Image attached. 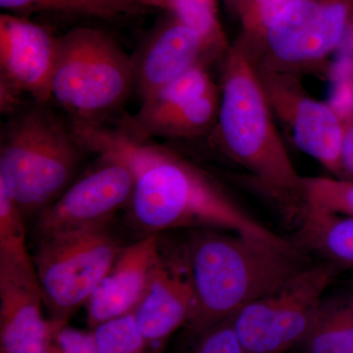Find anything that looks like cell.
Returning <instances> with one entry per match:
<instances>
[{
    "mask_svg": "<svg viewBox=\"0 0 353 353\" xmlns=\"http://www.w3.org/2000/svg\"><path fill=\"white\" fill-rule=\"evenodd\" d=\"M292 0H236V13L241 32L236 41L252 53L274 20Z\"/></svg>",
    "mask_w": 353,
    "mask_h": 353,
    "instance_id": "cell-22",
    "label": "cell"
},
{
    "mask_svg": "<svg viewBox=\"0 0 353 353\" xmlns=\"http://www.w3.org/2000/svg\"><path fill=\"white\" fill-rule=\"evenodd\" d=\"M294 243L339 269H353V215L303 204Z\"/></svg>",
    "mask_w": 353,
    "mask_h": 353,
    "instance_id": "cell-17",
    "label": "cell"
},
{
    "mask_svg": "<svg viewBox=\"0 0 353 353\" xmlns=\"http://www.w3.org/2000/svg\"><path fill=\"white\" fill-rule=\"evenodd\" d=\"M131 55L134 90L143 102L188 70L211 60L201 37L165 12Z\"/></svg>",
    "mask_w": 353,
    "mask_h": 353,
    "instance_id": "cell-13",
    "label": "cell"
},
{
    "mask_svg": "<svg viewBox=\"0 0 353 353\" xmlns=\"http://www.w3.org/2000/svg\"><path fill=\"white\" fill-rule=\"evenodd\" d=\"M350 88H352V94H353V66L352 68V71H350Z\"/></svg>",
    "mask_w": 353,
    "mask_h": 353,
    "instance_id": "cell-30",
    "label": "cell"
},
{
    "mask_svg": "<svg viewBox=\"0 0 353 353\" xmlns=\"http://www.w3.org/2000/svg\"><path fill=\"white\" fill-rule=\"evenodd\" d=\"M194 290L183 253L170 254L161 245L159 259L143 299L132 313L143 340L162 352L167 341L189 322Z\"/></svg>",
    "mask_w": 353,
    "mask_h": 353,
    "instance_id": "cell-14",
    "label": "cell"
},
{
    "mask_svg": "<svg viewBox=\"0 0 353 353\" xmlns=\"http://www.w3.org/2000/svg\"><path fill=\"white\" fill-rule=\"evenodd\" d=\"M139 1H141V3L145 4V6L152 7V8L155 9V10H158L162 0H139Z\"/></svg>",
    "mask_w": 353,
    "mask_h": 353,
    "instance_id": "cell-28",
    "label": "cell"
},
{
    "mask_svg": "<svg viewBox=\"0 0 353 353\" xmlns=\"http://www.w3.org/2000/svg\"><path fill=\"white\" fill-rule=\"evenodd\" d=\"M350 41H352V50H353V36L352 37V39H350Z\"/></svg>",
    "mask_w": 353,
    "mask_h": 353,
    "instance_id": "cell-31",
    "label": "cell"
},
{
    "mask_svg": "<svg viewBox=\"0 0 353 353\" xmlns=\"http://www.w3.org/2000/svg\"><path fill=\"white\" fill-rule=\"evenodd\" d=\"M220 88L194 101L152 114L137 113L120 123L139 139L194 138L208 132L217 124Z\"/></svg>",
    "mask_w": 353,
    "mask_h": 353,
    "instance_id": "cell-16",
    "label": "cell"
},
{
    "mask_svg": "<svg viewBox=\"0 0 353 353\" xmlns=\"http://www.w3.org/2000/svg\"><path fill=\"white\" fill-rule=\"evenodd\" d=\"M160 250L158 234L143 236L124 246L85 303L90 330L134 312L145 294Z\"/></svg>",
    "mask_w": 353,
    "mask_h": 353,
    "instance_id": "cell-15",
    "label": "cell"
},
{
    "mask_svg": "<svg viewBox=\"0 0 353 353\" xmlns=\"http://www.w3.org/2000/svg\"><path fill=\"white\" fill-rule=\"evenodd\" d=\"M338 109V108H336ZM343 125V165L345 176L353 180V103L345 111L339 110Z\"/></svg>",
    "mask_w": 353,
    "mask_h": 353,
    "instance_id": "cell-27",
    "label": "cell"
},
{
    "mask_svg": "<svg viewBox=\"0 0 353 353\" xmlns=\"http://www.w3.org/2000/svg\"><path fill=\"white\" fill-rule=\"evenodd\" d=\"M134 90L131 55L108 32L76 27L58 38L51 101L83 123H103Z\"/></svg>",
    "mask_w": 353,
    "mask_h": 353,
    "instance_id": "cell-5",
    "label": "cell"
},
{
    "mask_svg": "<svg viewBox=\"0 0 353 353\" xmlns=\"http://www.w3.org/2000/svg\"><path fill=\"white\" fill-rule=\"evenodd\" d=\"M159 10L173 14L203 39L211 59L226 55L231 43L221 24L217 0H162Z\"/></svg>",
    "mask_w": 353,
    "mask_h": 353,
    "instance_id": "cell-20",
    "label": "cell"
},
{
    "mask_svg": "<svg viewBox=\"0 0 353 353\" xmlns=\"http://www.w3.org/2000/svg\"><path fill=\"white\" fill-rule=\"evenodd\" d=\"M183 257L194 290L185 329L192 338L284 285L312 263L301 250H285L243 234L190 230Z\"/></svg>",
    "mask_w": 353,
    "mask_h": 353,
    "instance_id": "cell-2",
    "label": "cell"
},
{
    "mask_svg": "<svg viewBox=\"0 0 353 353\" xmlns=\"http://www.w3.org/2000/svg\"><path fill=\"white\" fill-rule=\"evenodd\" d=\"M218 88L209 75L206 65L199 64L141 102L138 113L145 115L175 108L204 97Z\"/></svg>",
    "mask_w": 353,
    "mask_h": 353,
    "instance_id": "cell-21",
    "label": "cell"
},
{
    "mask_svg": "<svg viewBox=\"0 0 353 353\" xmlns=\"http://www.w3.org/2000/svg\"><path fill=\"white\" fill-rule=\"evenodd\" d=\"M303 204L340 214L353 215V180L303 176Z\"/></svg>",
    "mask_w": 353,
    "mask_h": 353,
    "instance_id": "cell-23",
    "label": "cell"
},
{
    "mask_svg": "<svg viewBox=\"0 0 353 353\" xmlns=\"http://www.w3.org/2000/svg\"><path fill=\"white\" fill-rule=\"evenodd\" d=\"M299 353H353V292L325 296Z\"/></svg>",
    "mask_w": 353,
    "mask_h": 353,
    "instance_id": "cell-18",
    "label": "cell"
},
{
    "mask_svg": "<svg viewBox=\"0 0 353 353\" xmlns=\"http://www.w3.org/2000/svg\"><path fill=\"white\" fill-rule=\"evenodd\" d=\"M254 64L274 116L289 127L299 150L334 178L347 179L343 120L336 106L311 97L297 74Z\"/></svg>",
    "mask_w": 353,
    "mask_h": 353,
    "instance_id": "cell-9",
    "label": "cell"
},
{
    "mask_svg": "<svg viewBox=\"0 0 353 353\" xmlns=\"http://www.w3.org/2000/svg\"><path fill=\"white\" fill-rule=\"evenodd\" d=\"M189 353H245L234 327V316L194 336Z\"/></svg>",
    "mask_w": 353,
    "mask_h": 353,
    "instance_id": "cell-25",
    "label": "cell"
},
{
    "mask_svg": "<svg viewBox=\"0 0 353 353\" xmlns=\"http://www.w3.org/2000/svg\"><path fill=\"white\" fill-rule=\"evenodd\" d=\"M132 190L134 176L126 165L99 157L94 166L37 216V240L110 224L116 212L130 203Z\"/></svg>",
    "mask_w": 353,
    "mask_h": 353,
    "instance_id": "cell-11",
    "label": "cell"
},
{
    "mask_svg": "<svg viewBox=\"0 0 353 353\" xmlns=\"http://www.w3.org/2000/svg\"><path fill=\"white\" fill-rule=\"evenodd\" d=\"M58 38L27 16L0 14V111L17 112L21 97L51 101Z\"/></svg>",
    "mask_w": 353,
    "mask_h": 353,
    "instance_id": "cell-10",
    "label": "cell"
},
{
    "mask_svg": "<svg viewBox=\"0 0 353 353\" xmlns=\"http://www.w3.org/2000/svg\"><path fill=\"white\" fill-rule=\"evenodd\" d=\"M220 92L216 127L223 152L297 212L303 204V176L279 132L254 62L236 39L225 55Z\"/></svg>",
    "mask_w": 353,
    "mask_h": 353,
    "instance_id": "cell-3",
    "label": "cell"
},
{
    "mask_svg": "<svg viewBox=\"0 0 353 353\" xmlns=\"http://www.w3.org/2000/svg\"><path fill=\"white\" fill-rule=\"evenodd\" d=\"M36 103L11 115L0 145V185L24 219L38 216L73 183L83 153L71 123Z\"/></svg>",
    "mask_w": 353,
    "mask_h": 353,
    "instance_id": "cell-4",
    "label": "cell"
},
{
    "mask_svg": "<svg viewBox=\"0 0 353 353\" xmlns=\"http://www.w3.org/2000/svg\"><path fill=\"white\" fill-rule=\"evenodd\" d=\"M48 353H99L94 331L66 325L53 333Z\"/></svg>",
    "mask_w": 353,
    "mask_h": 353,
    "instance_id": "cell-26",
    "label": "cell"
},
{
    "mask_svg": "<svg viewBox=\"0 0 353 353\" xmlns=\"http://www.w3.org/2000/svg\"><path fill=\"white\" fill-rule=\"evenodd\" d=\"M125 245L111 223L39 239L32 261L54 330L85 305Z\"/></svg>",
    "mask_w": 353,
    "mask_h": 353,
    "instance_id": "cell-6",
    "label": "cell"
},
{
    "mask_svg": "<svg viewBox=\"0 0 353 353\" xmlns=\"http://www.w3.org/2000/svg\"><path fill=\"white\" fill-rule=\"evenodd\" d=\"M27 248L0 250V353H48L53 328Z\"/></svg>",
    "mask_w": 353,
    "mask_h": 353,
    "instance_id": "cell-12",
    "label": "cell"
},
{
    "mask_svg": "<svg viewBox=\"0 0 353 353\" xmlns=\"http://www.w3.org/2000/svg\"><path fill=\"white\" fill-rule=\"evenodd\" d=\"M0 6L7 13L27 17L32 14L50 13L111 21L157 11L139 0H0Z\"/></svg>",
    "mask_w": 353,
    "mask_h": 353,
    "instance_id": "cell-19",
    "label": "cell"
},
{
    "mask_svg": "<svg viewBox=\"0 0 353 353\" xmlns=\"http://www.w3.org/2000/svg\"><path fill=\"white\" fill-rule=\"evenodd\" d=\"M87 152L126 165L134 176L128 204L132 224L145 236L175 229H214L296 250L231 199L212 179L164 146L139 139L124 127L70 121Z\"/></svg>",
    "mask_w": 353,
    "mask_h": 353,
    "instance_id": "cell-1",
    "label": "cell"
},
{
    "mask_svg": "<svg viewBox=\"0 0 353 353\" xmlns=\"http://www.w3.org/2000/svg\"><path fill=\"white\" fill-rule=\"evenodd\" d=\"M353 36V0H292L250 53L254 63L297 74L319 68Z\"/></svg>",
    "mask_w": 353,
    "mask_h": 353,
    "instance_id": "cell-7",
    "label": "cell"
},
{
    "mask_svg": "<svg viewBox=\"0 0 353 353\" xmlns=\"http://www.w3.org/2000/svg\"><path fill=\"white\" fill-rule=\"evenodd\" d=\"M222 1L226 6L228 10L234 14L236 13V0H222Z\"/></svg>",
    "mask_w": 353,
    "mask_h": 353,
    "instance_id": "cell-29",
    "label": "cell"
},
{
    "mask_svg": "<svg viewBox=\"0 0 353 353\" xmlns=\"http://www.w3.org/2000/svg\"><path fill=\"white\" fill-rule=\"evenodd\" d=\"M92 331L99 353H162L143 340L132 314L104 323Z\"/></svg>",
    "mask_w": 353,
    "mask_h": 353,
    "instance_id": "cell-24",
    "label": "cell"
},
{
    "mask_svg": "<svg viewBox=\"0 0 353 353\" xmlns=\"http://www.w3.org/2000/svg\"><path fill=\"white\" fill-rule=\"evenodd\" d=\"M340 269L321 260L234 316L245 353H288L306 336Z\"/></svg>",
    "mask_w": 353,
    "mask_h": 353,
    "instance_id": "cell-8",
    "label": "cell"
}]
</instances>
